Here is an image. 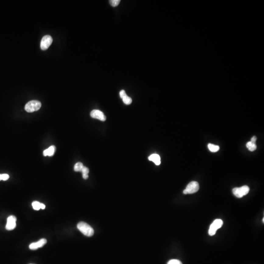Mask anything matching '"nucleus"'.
<instances>
[{
    "instance_id": "nucleus-1",
    "label": "nucleus",
    "mask_w": 264,
    "mask_h": 264,
    "mask_svg": "<svg viewBox=\"0 0 264 264\" xmlns=\"http://www.w3.org/2000/svg\"><path fill=\"white\" fill-rule=\"evenodd\" d=\"M77 228L84 235L91 237L94 234V231L89 224L85 222H80L77 224Z\"/></svg>"
},
{
    "instance_id": "nucleus-2",
    "label": "nucleus",
    "mask_w": 264,
    "mask_h": 264,
    "mask_svg": "<svg viewBox=\"0 0 264 264\" xmlns=\"http://www.w3.org/2000/svg\"><path fill=\"white\" fill-rule=\"evenodd\" d=\"M41 105V102L39 101H30L25 106V109L28 113H32L40 109Z\"/></svg>"
},
{
    "instance_id": "nucleus-3",
    "label": "nucleus",
    "mask_w": 264,
    "mask_h": 264,
    "mask_svg": "<svg viewBox=\"0 0 264 264\" xmlns=\"http://www.w3.org/2000/svg\"><path fill=\"white\" fill-rule=\"evenodd\" d=\"M249 191V188L247 185L241 187H235L232 190L234 195L238 198H241L243 197V196L247 195Z\"/></svg>"
},
{
    "instance_id": "nucleus-4",
    "label": "nucleus",
    "mask_w": 264,
    "mask_h": 264,
    "mask_svg": "<svg viewBox=\"0 0 264 264\" xmlns=\"http://www.w3.org/2000/svg\"><path fill=\"white\" fill-rule=\"evenodd\" d=\"M200 186L198 182L197 181H191L187 185L185 189L183 191L184 194H190L195 193L199 189Z\"/></svg>"
},
{
    "instance_id": "nucleus-5",
    "label": "nucleus",
    "mask_w": 264,
    "mask_h": 264,
    "mask_svg": "<svg viewBox=\"0 0 264 264\" xmlns=\"http://www.w3.org/2000/svg\"><path fill=\"white\" fill-rule=\"evenodd\" d=\"M223 224V222L221 219H216L210 226L208 233L210 236H213L216 234L217 230L221 228Z\"/></svg>"
},
{
    "instance_id": "nucleus-6",
    "label": "nucleus",
    "mask_w": 264,
    "mask_h": 264,
    "mask_svg": "<svg viewBox=\"0 0 264 264\" xmlns=\"http://www.w3.org/2000/svg\"><path fill=\"white\" fill-rule=\"evenodd\" d=\"M53 39H52L51 36L50 35H45L44 36L43 38L41 40V44H40V47L41 49L45 51V50H47L48 48L50 47L51 44H52Z\"/></svg>"
},
{
    "instance_id": "nucleus-7",
    "label": "nucleus",
    "mask_w": 264,
    "mask_h": 264,
    "mask_svg": "<svg viewBox=\"0 0 264 264\" xmlns=\"http://www.w3.org/2000/svg\"><path fill=\"white\" fill-rule=\"evenodd\" d=\"M17 220L16 217L14 216H9L7 219V224H6L5 228L8 231H11L16 227V222Z\"/></svg>"
},
{
    "instance_id": "nucleus-8",
    "label": "nucleus",
    "mask_w": 264,
    "mask_h": 264,
    "mask_svg": "<svg viewBox=\"0 0 264 264\" xmlns=\"http://www.w3.org/2000/svg\"><path fill=\"white\" fill-rule=\"evenodd\" d=\"M91 117L93 118L98 119L99 120L104 121L106 119L105 115H104L103 112L98 110H93L92 111L90 114Z\"/></svg>"
},
{
    "instance_id": "nucleus-9",
    "label": "nucleus",
    "mask_w": 264,
    "mask_h": 264,
    "mask_svg": "<svg viewBox=\"0 0 264 264\" xmlns=\"http://www.w3.org/2000/svg\"><path fill=\"white\" fill-rule=\"evenodd\" d=\"M47 240L45 239H42L37 242L31 244L29 246V248L31 250H36L38 248L43 247L44 245L47 243Z\"/></svg>"
},
{
    "instance_id": "nucleus-10",
    "label": "nucleus",
    "mask_w": 264,
    "mask_h": 264,
    "mask_svg": "<svg viewBox=\"0 0 264 264\" xmlns=\"http://www.w3.org/2000/svg\"><path fill=\"white\" fill-rule=\"evenodd\" d=\"M148 159L150 161H153L155 163V164L157 165H160V163H161L160 156L157 154H152L149 157Z\"/></svg>"
},
{
    "instance_id": "nucleus-11",
    "label": "nucleus",
    "mask_w": 264,
    "mask_h": 264,
    "mask_svg": "<svg viewBox=\"0 0 264 264\" xmlns=\"http://www.w3.org/2000/svg\"><path fill=\"white\" fill-rule=\"evenodd\" d=\"M55 151V146H51L47 149L44 150L43 152V155L44 156H52L54 155Z\"/></svg>"
},
{
    "instance_id": "nucleus-12",
    "label": "nucleus",
    "mask_w": 264,
    "mask_h": 264,
    "mask_svg": "<svg viewBox=\"0 0 264 264\" xmlns=\"http://www.w3.org/2000/svg\"><path fill=\"white\" fill-rule=\"evenodd\" d=\"M208 148L209 150L211 152H216L218 151V150H219L220 149V147L219 146H218V145H214V144H211V143L208 144Z\"/></svg>"
},
{
    "instance_id": "nucleus-13",
    "label": "nucleus",
    "mask_w": 264,
    "mask_h": 264,
    "mask_svg": "<svg viewBox=\"0 0 264 264\" xmlns=\"http://www.w3.org/2000/svg\"><path fill=\"white\" fill-rule=\"evenodd\" d=\"M246 146L250 151H254L257 148L256 145L255 143H253L251 142H249L247 143Z\"/></svg>"
},
{
    "instance_id": "nucleus-14",
    "label": "nucleus",
    "mask_w": 264,
    "mask_h": 264,
    "mask_svg": "<svg viewBox=\"0 0 264 264\" xmlns=\"http://www.w3.org/2000/svg\"><path fill=\"white\" fill-rule=\"evenodd\" d=\"M83 167H84V165L82 163H77L74 166V170L76 172H80V171L81 172Z\"/></svg>"
},
{
    "instance_id": "nucleus-15",
    "label": "nucleus",
    "mask_w": 264,
    "mask_h": 264,
    "mask_svg": "<svg viewBox=\"0 0 264 264\" xmlns=\"http://www.w3.org/2000/svg\"><path fill=\"white\" fill-rule=\"evenodd\" d=\"M41 203L40 202L34 201L32 203V207L35 210H39L41 209Z\"/></svg>"
},
{
    "instance_id": "nucleus-16",
    "label": "nucleus",
    "mask_w": 264,
    "mask_h": 264,
    "mask_svg": "<svg viewBox=\"0 0 264 264\" xmlns=\"http://www.w3.org/2000/svg\"><path fill=\"white\" fill-rule=\"evenodd\" d=\"M122 100L124 104H126V105H130L132 102V99L131 97H128L127 95L122 98Z\"/></svg>"
},
{
    "instance_id": "nucleus-17",
    "label": "nucleus",
    "mask_w": 264,
    "mask_h": 264,
    "mask_svg": "<svg viewBox=\"0 0 264 264\" xmlns=\"http://www.w3.org/2000/svg\"><path fill=\"white\" fill-rule=\"evenodd\" d=\"M120 0H110L109 1L110 4L113 7H116L120 3Z\"/></svg>"
},
{
    "instance_id": "nucleus-18",
    "label": "nucleus",
    "mask_w": 264,
    "mask_h": 264,
    "mask_svg": "<svg viewBox=\"0 0 264 264\" xmlns=\"http://www.w3.org/2000/svg\"><path fill=\"white\" fill-rule=\"evenodd\" d=\"M167 264H182L181 262L177 259H172L168 262Z\"/></svg>"
},
{
    "instance_id": "nucleus-19",
    "label": "nucleus",
    "mask_w": 264,
    "mask_h": 264,
    "mask_svg": "<svg viewBox=\"0 0 264 264\" xmlns=\"http://www.w3.org/2000/svg\"><path fill=\"white\" fill-rule=\"evenodd\" d=\"M81 172H82V175H88V174L89 173V169L88 168L84 166V167L82 169Z\"/></svg>"
},
{
    "instance_id": "nucleus-20",
    "label": "nucleus",
    "mask_w": 264,
    "mask_h": 264,
    "mask_svg": "<svg viewBox=\"0 0 264 264\" xmlns=\"http://www.w3.org/2000/svg\"><path fill=\"white\" fill-rule=\"evenodd\" d=\"M9 176L8 174H1V180H3V181H6L9 179Z\"/></svg>"
},
{
    "instance_id": "nucleus-21",
    "label": "nucleus",
    "mask_w": 264,
    "mask_h": 264,
    "mask_svg": "<svg viewBox=\"0 0 264 264\" xmlns=\"http://www.w3.org/2000/svg\"><path fill=\"white\" fill-rule=\"evenodd\" d=\"M119 96H120V97L122 99L124 97H125V96H127L126 93L125 91H124V90H121V91H120V93H119Z\"/></svg>"
},
{
    "instance_id": "nucleus-22",
    "label": "nucleus",
    "mask_w": 264,
    "mask_h": 264,
    "mask_svg": "<svg viewBox=\"0 0 264 264\" xmlns=\"http://www.w3.org/2000/svg\"><path fill=\"white\" fill-rule=\"evenodd\" d=\"M257 138L255 136H253L251 139V142L253 143H256V141Z\"/></svg>"
},
{
    "instance_id": "nucleus-23",
    "label": "nucleus",
    "mask_w": 264,
    "mask_h": 264,
    "mask_svg": "<svg viewBox=\"0 0 264 264\" xmlns=\"http://www.w3.org/2000/svg\"><path fill=\"white\" fill-rule=\"evenodd\" d=\"M46 208V206L45 205H44L43 203H41V209H44Z\"/></svg>"
},
{
    "instance_id": "nucleus-24",
    "label": "nucleus",
    "mask_w": 264,
    "mask_h": 264,
    "mask_svg": "<svg viewBox=\"0 0 264 264\" xmlns=\"http://www.w3.org/2000/svg\"><path fill=\"white\" fill-rule=\"evenodd\" d=\"M1 174H0V181H1Z\"/></svg>"
}]
</instances>
